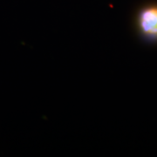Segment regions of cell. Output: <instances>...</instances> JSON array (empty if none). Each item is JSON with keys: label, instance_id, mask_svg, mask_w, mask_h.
Here are the masks:
<instances>
[{"label": "cell", "instance_id": "1", "mask_svg": "<svg viewBox=\"0 0 157 157\" xmlns=\"http://www.w3.org/2000/svg\"><path fill=\"white\" fill-rule=\"evenodd\" d=\"M137 26L140 35L148 42H157V6L141 9L137 17Z\"/></svg>", "mask_w": 157, "mask_h": 157}]
</instances>
